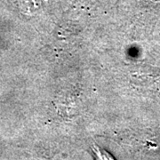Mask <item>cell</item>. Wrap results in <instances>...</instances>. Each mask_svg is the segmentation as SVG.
<instances>
[{"label": "cell", "mask_w": 160, "mask_h": 160, "mask_svg": "<svg viewBox=\"0 0 160 160\" xmlns=\"http://www.w3.org/2000/svg\"><path fill=\"white\" fill-rule=\"evenodd\" d=\"M19 6L23 13L31 15L40 7V0H20Z\"/></svg>", "instance_id": "cell-1"}]
</instances>
